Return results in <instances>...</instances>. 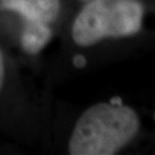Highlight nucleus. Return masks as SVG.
<instances>
[{
    "label": "nucleus",
    "instance_id": "f257e3e1",
    "mask_svg": "<svg viewBox=\"0 0 155 155\" xmlns=\"http://www.w3.org/2000/svg\"><path fill=\"white\" fill-rule=\"evenodd\" d=\"M139 130V118L121 98L91 106L79 116L71 132V155H113L127 145Z\"/></svg>",
    "mask_w": 155,
    "mask_h": 155
},
{
    "label": "nucleus",
    "instance_id": "0eeeda50",
    "mask_svg": "<svg viewBox=\"0 0 155 155\" xmlns=\"http://www.w3.org/2000/svg\"><path fill=\"white\" fill-rule=\"evenodd\" d=\"M83 1H89V0H83Z\"/></svg>",
    "mask_w": 155,
    "mask_h": 155
},
{
    "label": "nucleus",
    "instance_id": "7ed1b4c3",
    "mask_svg": "<svg viewBox=\"0 0 155 155\" xmlns=\"http://www.w3.org/2000/svg\"><path fill=\"white\" fill-rule=\"evenodd\" d=\"M52 38L50 24L41 21H24L21 46L28 54H38Z\"/></svg>",
    "mask_w": 155,
    "mask_h": 155
},
{
    "label": "nucleus",
    "instance_id": "39448f33",
    "mask_svg": "<svg viewBox=\"0 0 155 155\" xmlns=\"http://www.w3.org/2000/svg\"><path fill=\"white\" fill-rule=\"evenodd\" d=\"M4 82H5V62H4L2 52H1V48H0V92L2 90Z\"/></svg>",
    "mask_w": 155,
    "mask_h": 155
},
{
    "label": "nucleus",
    "instance_id": "20e7f679",
    "mask_svg": "<svg viewBox=\"0 0 155 155\" xmlns=\"http://www.w3.org/2000/svg\"><path fill=\"white\" fill-rule=\"evenodd\" d=\"M0 11L16 13L23 17L24 21L44 22L36 0H0Z\"/></svg>",
    "mask_w": 155,
    "mask_h": 155
},
{
    "label": "nucleus",
    "instance_id": "f03ea898",
    "mask_svg": "<svg viewBox=\"0 0 155 155\" xmlns=\"http://www.w3.org/2000/svg\"><path fill=\"white\" fill-rule=\"evenodd\" d=\"M143 16L139 0H89L72 23V39L87 47L105 38L133 36L141 29Z\"/></svg>",
    "mask_w": 155,
    "mask_h": 155
},
{
    "label": "nucleus",
    "instance_id": "6e6552de",
    "mask_svg": "<svg viewBox=\"0 0 155 155\" xmlns=\"http://www.w3.org/2000/svg\"><path fill=\"white\" fill-rule=\"evenodd\" d=\"M154 120H155V114H154Z\"/></svg>",
    "mask_w": 155,
    "mask_h": 155
},
{
    "label": "nucleus",
    "instance_id": "423d86ee",
    "mask_svg": "<svg viewBox=\"0 0 155 155\" xmlns=\"http://www.w3.org/2000/svg\"><path fill=\"white\" fill-rule=\"evenodd\" d=\"M72 62H74L75 67H77V68H84V67L86 66V59L82 54H78V55L74 56Z\"/></svg>",
    "mask_w": 155,
    "mask_h": 155
}]
</instances>
